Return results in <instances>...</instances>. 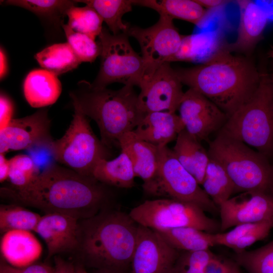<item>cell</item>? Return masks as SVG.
I'll list each match as a JSON object with an SVG mask.
<instances>
[{
	"label": "cell",
	"mask_w": 273,
	"mask_h": 273,
	"mask_svg": "<svg viewBox=\"0 0 273 273\" xmlns=\"http://www.w3.org/2000/svg\"><path fill=\"white\" fill-rule=\"evenodd\" d=\"M109 187L93 176L50 164L23 188H1V196L46 213L65 214L82 220L109 208L113 196Z\"/></svg>",
	"instance_id": "1"
},
{
	"label": "cell",
	"mask_w": 273,
	"mask_h": 273,
	"mask_svg": "<svg viewBox=\"0 0 273 273\" xmlns=\"http://www.w3.org/2000/svg\"><path fill=\"white\" fill-rule=\"evenodd\" d=\"M175 71L182 83L208 98L228 118L251 98L261 75L250 59L233 55L229 48L206 62Z\"/></svg>",
	"instance_id": "2"
},
{
	"label": "cell",
	"mask_w": 273,
	"mask_h": 273,
	"mask_svg": "<svg viewBox=\"0 0 273 273\" xmlns=\"http://www.w3.org/2000/svg\"><path fill=\"white\" fill-rule=\"evenodd\" d=\"M138 228L129 213L110 208L80 220L75 251L80 264L96 273L130 271Z\"/></svg>",
	"instance_id": "3"
},
{
	"label": "cell",
	"mask_w": 273,
	"mask_h": 273,
	"mask_svg": "<svg viewBox=\"0 0 273 273\" xmlns=\"http://www.w3.org/2000/svg\"><path fill=\"white\" fill-rule=\"evenodd\" d=\"M69 95L74 107L96 122L101 141L109 149L119 147L120 138L133 131L145 115L139 109L138 95L132 85L112 90L81 80Z\"/></svg>",
	"instance_id": "4"
},
{
	"label": "cell",
	"mask_w": 273,
	"mask_h": 273,
	"mask_svg": "<svg viewBox=\"0 0 273 273\" xmlns=\"http://www.w3.org/2000/svg\"><path fill=\"white\" fill-rule=\"evenodd\" d=\"M266 156L273 150V75L261 72L256 91L219 130Z\"/></svg>",
	"instance_id": "5"
},
{
	"label": "cell",
	"mask_w": 273,
	"mask_h": 273,
	"mask_svg": "<svg viewBox=\"0 0 273 273\" xmlns=\"http://www.w3.org/2000/svg\"><path fill=\"white\" fill-rule=\"evenodd\" d=\"M218 161L232 180L236 192L258 191L271 194L273 166L266 155L245 143L219 132L208 151Z\"/></svg>",
	"instance_id": "6"
},
{
	"label": "cell",
	"mask_w": 273,
	"mask_h": 273,
	"mask_svg": "<svg viewBox=\"0 0 273 273\" xmlns=\"http://www.w3.org/2000/svg\"><path fill=\"white\" fill-rule=\"evenodd\" d=\"M74 108L68 129L60 139L54 140L49 152L65 167L81 175L93 176L96 165L101 160L108 159L110 152L94 133L89 118Z\"/></svg>",
	"instance_id": "7"
},
{
	"label": "cell",
	"mask_w": 273,
	"mask_h": 273,
	"mask_svg": "<svg viewBox=\"0 0 273 273\" xmlns=\"http://www.w3.org/2000/svg\"><path fill=\"white\" fill-rule=\"evenodd\" d=\"M200 185L178 161L172 150L165 146L160 147L155 174L142 187L149 195L193 204L211 213L219 212L218 207Z\"/></svg>",
	"instance_id": "8"
},
{
	"label": "cell",
	"mask_w": 273,
	"mask_h": 273,
	"mask_svg": "<svg viewBox=\"0 0 273 273\" xmlns=\"http://www.w3.org/2000/svg\"><path fill=\"white\" fill-rule=\"evenodd\" d=\"M129 214L138 224L157 232L180 227L194 228L211 234L220 231V223L208 217L199 206L171 199L146 200Z\"/></svg>",
	"instance_id": "9"
},
{
	"label": "cell",
	"mask_w": 273,
	"mask_h": 273,
	"mask_svg": "<svg viewBox=\"0 0 273 273\" xmlns=\"http://www.w3.org/2000/svg\"><path fill=\"white\" fill-rule=\"evenodd\" d=\"M128 35L111 34L103 27L99 35L101 64L97 77L92 83L96 87H106L114 82L140 86L147 73L142 56L132 49Z\"/></svg>",
	"instance_id": "10"
},
{
	"label": "cell",
	"mask_w": 273,
	"mask_h": 273,
	"mask_svg": "<svg viewBox=\"0 0 273 273\" xmlns=\"http://www.w3.org/2000/svg\"><path fill=\"white\" fill-rule=\"evenodd\" d=\"M126 34L134 37L140 45L147 68L145 77L163 63H169L178 50L184 36L176 29L173 19L163 15H160L153 26L147 28L130 26Z\"/></svg>",
	"instance_id": "11"
},
{
	"label": "cell",
	"mask_w": 273,
	"mask_h": 273,
	"mask_svg": "<svg viewBox=\"0 0 273 273\" xmlns=\"http://www.w3.org/2000/svg\"><path fill=\"white\" fill-rule=\"evenodd\" d=\"M139 87L138 105L144 114L154 112L175 113L184 94L182 83L168 62L163 63L145 77Z\"/></svg>",
	"instance_id": "12"
},
{
	"label": "cell",
	"mask_w": 273,
	"mask_h": 273,
	"mask_svg": "<svg viewBox=\"0 0 273 273\" xmlns=\"http://www.w3.org/2000/svg\"><path fill=\"white\" fill-rule=\"evenodd\" d=\"M51 120L46 108L22 118L13 119L0 130V153L33 148L49 151L53 142Z\"/></svg>",
	"instance_id": "13"
},
{
	"label": "cell",
	"mask_w": 273,
	"mask_h": 273,
	"mask_svg": "<svg viewBox=\"0 0 273 273\" xmlns=\"http://www.w3.org/2000/svg\"><path fill=\"white\" fill-rule=\"evenodd\" d=\"M180 252L169 245L157 231L139 224L130 272L175 273Z\"/></svg>",
	"instance_id": "14"
},
{
	"label": "cell",
	"mask_w": 273,
	"mask_h": 273,
	"mask_svg": "<svg viewBox=\"0 0 273 273\" xmlns=\"http://www.w3.org/2000/svg\"><path fill=\"white\" fill-rule=\"evenodd\" d=\"M177 110L185 129L200 142L220 130L228 119L214 103L191 88L184 93Z\"/></svg>",
	"instance_id": "15"
},
{
	"label": "cell",
	"mask_w": 273,
	"mask_h": 273,
	"mask_svg": "<svg viewBox=\"0 0 273 273\" xmlns=\"http://www.w3.org/2000/svg\"><path fill=\"white\" fill-rule=\"evenodd\" d=\"M217 206L221 232L242 224L273 219V201L269 193L244 192L220 203Z\"/></svg>",
	"instance_id": "16"
},
{
	"label": "cell",
	"mask_w": 273,
	"mask_h": 273,
	"mask_svg": "<svg viewBox=\"0 0 273 273\" xmlns=\"http://www.w3.org/2000/svg\"><path fill=\"white\" fill-rule=\"evenodd\" d=\"M79 220L59 213H46L41 217L35 232L44 241L49 257L76 250Z\"/></svg>",
	"instance_id": "17"
},
{
	"label": "cell",
	"mask_w": 273,
	"mask_h": 273,
	"mask_svg": "<svg viewBox=\"0 0 273 273\" xmlns=\"http://www.w3.org/2000/svg\"><path fill=\"white\" fill-rule=\"evenodd\" d=\"M237 3L240 9L238 35L236 41L229 47L231 52L247 53L262 38L270 14L253 1L241 0Z\"/></svg>",
	"instance_id": "18"
},
{
	"label": "cell",
	"mask_w": 273,
	"mask_h": 273,
	"mask_svg": "<svg viewBox=\"0 0 273 273\" xmlns=\"http://www.w3.org/2000/svg\"><path fill=\"white\" fill-rule=\"evenodd\" d=\"M229 46L222 31L218 28L184 35L178 50L169 62H197L202 64L228 48Z\"/></svg>",
	"instance_id": "19"
},
{
	"label": "cell",
	"mask_w": 273,
	"mask_h": 273,
	"mask_svg": "<svg viewBox=\"0 0 273 273\" xmlns=\"http://www.w3.org/2000/svg\"><path fill=\"white\" fill-rule=\"evenodd\" d=\"M184 129L183 122L175 113L154 112L146 114L133 131L142 140L163 147Z\"/></svg>",
	"instance_id": "20"
},
{
	"label": "cell",
	"mask_w": 273,
	"mask_h": 273,
	"mask_svg": "<svg viewBox=\"0 0 273 273\" xmlns=\"http://www.w3.org/2000/svg\"><path fill=\"white\" fill-rule=\"evenodd\" d=\"M0 248L3 259L11 266L23 267L41 255L42 246L31 231L12 230L3 234Z\"/></svg>",
	"instance_id": "21"
},
{
	"label": "cell",
	"mask_w": 273,
	"mask_h": 273,
	"mask_svg": "<svg viewBox=\"0 0 273 273\" xmlns=\"http://www.w3.org/2000/svg\"><path fill=\"white\" fill-rule=\"evenodd\" d=\"M119 145L130 159L136 177L144 183L154 177L158 165L160 147L142 140L133 131L124 133L119 139Z\"/></svg>",
	"instance_id": "22"
},
{
	"label": "cell",
	"mask_w": 273,
	"mask_h": 273,
	"mask_svg": "<svg viewBox=\"0 0 273 273\" xmlns=\"http://www.w3.org/2000/svg\"><path fill=\"white\" fill-rule=\"evenodd\" d=\"M62 92L57 76L45 69H35L27 75L23 84L26 100L33 108H42L54 104Z\"/></svg>",
	"instance_id": "23"
},
{
	"label": "cell",
	"mask_w": 273,
	"mask_h": 273,
	"mask_svg": "<svg viewBox=\"0 0 273 273\" xmlns=\"http://www.w3.org/2000/svg\"><path fill=\"white\" fill-rule=\"evenodd\" d=\"M172 151L180 163L201 185L209 156L200 141L184 129L178 134Z\"/></svg>",
	"instance_id": "24"
},
{
	"label": "cell",
	"mask_w": 273,
	"mask_h": 273,
	"mask_svg": "<svg viewBox=\"0 0 273 273\" xmlns=\"http://www.w3.org/2000/svg\"><path fill=\"white\" fill-rule=\"evenodd\" d=\"M273 228V219L234 226L226 232L210 234L212 246H224L236 252L244 250L256 242L264 239Z\"/></svg>",
	"instance_id": "25"
},
{
	"label": "cell",
	"mask_w": 273,
	"mask_h": 273,
	"mask_svg": "<svg viewBox=\"0 0 273 273\" xmlns=\"http://www.w3.org/2000/svg\"><path fill=\"white\" fill-rule=\"evenodd\" d=\"M93 176L109 187L126 189L134 186L136 177L130 159L123 151L114 159L101 160L94 168Z\"/></svg>",
	"instance_id": "26"
},
{
	"label": "cell",
	"mask_w": 273,
	"mask_h": 273,
	"mask_svg": "<svg viewBox=\"0 0 273 273\" xmlns=\"http://www.w3.org/2000/svg\"><path fill=\"white\" fill-rule=\"evenodd\" d=\"M137 5L152 9L159 15L171 19L183 20L199 25L207 15L208 11L195 0H141L132 1Z\"/></svg>",
	"instance_id": "27"
},
{
	"label": "cell",
	"mask_w": 273,
	"mask_h": 273,
	"mask_svg": "<svg viewBox=\"0 0 273 273\" xmlns=\"http://www.w3.org/2000/svg\"><path fill=\"white\" fill-rule=\"evenodd\" d=\"M35 58L41 67L56 76L76 68L81 63L68 42L47 47Z\"/></svg>",
	"instance_id": "28"
},
{
	"label": "cell",
	"mask_w": 273,
	"mask_h": 273,
	"mask_svg": "<svg viewBox=\"0 0 273 273\" xmlns=\"http://www.w3.org/2000/svg\"><path fill=\"white\" fill-rule=\"evenodd\" d=\"M201 185L217 206L230 198L236 192L235 187L223 166L210 157Z\"/></svg>",
	"instance_id": "29"
},
{
	"label": "cell",
	"mask_w": 273,
	"mask_h": 273,
	"mask_svg": "<svg viewBox=\"0 0 273 273\" xmlns=\"http://www.w3.org/2000/svg\"><path fill=\"white\" fill-rule=\"evenodd\" d=\"M93 8L107 25L114 35L127 33L129 26L122 22V16L132 11V1L83 0L76 1Z\"/></svg>",
	"instance_id": "30"
},
{
	"label": "cell",
	"mask_w": 273,
	"mask_h": 273,
	"mask_svg": "<svg viewBox=\"0 0 273 273\" xmlns=\"http://www.w3.org/2000/svg\"><path fill=\"white\" fill-rule=\"evenodd\" d=\"M172 247L181 251L209 249L210 234L192 227H180L157 232Z\"/></svg>",
	"instance_id": "31"
},
{
	"label": "cell",
	"mask_w": 273,
	"mask_h": 273,
	"mask_svg": "<svg viewBox=\"0 0 273 273\" xmlns=\"http://www.w3.org/2000/svg\"><path fill=\"white\" fill-rule=\"evenodd\" d=\"M3 4L25 9L40 18L47 19L55 25H62V20L68 10L76 6V1L66 0H8Z\"/></svg>",
	"instance_id": "32"
},
{
	"label": "cell",
	"mask_w": 273,
	"mask_h": 273,
	"mask_svg": "<svg viewBox=\"0 0 273 273\" xmlns=\"http://www.w3.org/2000/svg\"><path fill=\"white\" fill-rule=\"evenodd\" d=\"M41 216L16 205H2L0 207V231L3 234L12 230L34 231Z\"/></svg>",
	"instance_id": "33"
},
{
	"label": "cell",
	"mask_w": 273,
	"mask_h": 273,
	"mask_svg": "<svg viewBox=\"0 0 273 273\" xmlns=\"http://www.w3.org/2000/svg\"><path fill=\"white\" fill-rule=\"evenodd\" d=\"M234 259L247 273H273V240L253 250L236 252Z\"/></svg>",
	"instance_id": "34"
},
{
	"label": "cell",
	"mask_w": 273,
	"mask_h": 273,
	"mask_svg": "<svg viewBox=\"0 0 273 273\" xmlns=\"http://www.w3.org/2000/svg\"><path fill=\"white\" fill-rule=\"evenodd\" d=\"M68 25L73 31L87 35L96 39L103 27V19L92 7L86 5L79 7L74 6L67 13Z\"/></svg>",
	"instance_id": "35"
},
{
	"label": "cell",
	"mask_w": 273,
	"mask_h": 273,
	"mask_svg": "<svg viewBox=\"0 0 273 273\" xmlns=\"http://www.w3.org/2000/svg\"><path fill=\"white\" fill-rule=\"evenodd\" d=\"M9 161L10 169L8 180L13 188L21 189L27 186L40 172L33 159L28 155H17Z\"/></svg>",
	"instance_id": "36"
},
{
	"label": "cell",
	"mask_w": 273,
	"mask_h": 273,
	"mask_svg": "<svg viewBox=\"0 0 273 273\" xmlns=\"http://www.w3.org/2000/svg\"><path fill=\"white\" fill-rule=\"evenodd\" d=\"M67 42L70 45L80 61L94 62L100 55L101 47L99 41L90 36L73 31L67 24H62Z\"/></svg>",
	"instance_id": "37"
},
{
	"label": "cell",
	"mask_w": 273,
	"mask_h": 273,
	"mask_svg": "<svg viewBox=\"0 0 273 273\" xmlns=\"http://www.w3.org/2000/svg\"><path fill=\"white\" fill-rule=\"evenodd\" d=\"M214 254L210 249L181 251L177 259L175 273H205V268Z\"/></svg>",
	"instance_id": "38"
},
{
	"label": "cell",
	"mask_w": 273,
	"mask_h": 273,
	"mask_svg": "<svg viewBox=\"0 0 273 273\" xmlns=\"http://www.w3.org/2000/svg\"><path fill=\"white\" fill-rule=\"evenodd\" d=\"M205 273H242L235 261L220 258L214 255L205 268Z\"/></svg>",
	"instance_id": "39"
},
{
	"label": "cell",
	"mask_w": 273,
	"mask_h": 273,
	"mask_svg": "<svg viewBox=\"0 0 273 273\" xmlns=\"http://www.w3.org/2000/svg\"><path fill=\"white\" fill-rule=\"evenodd\" d=\"M14 104L10 98L1 93L0 96V130L4 128L13 119Z\"/></svg>",
	"instance_id": "40"
},
{
	"label": "cell",
	"mask_w": 273,
	"mask_h": 273,
	"mask_svg": "<svg viewBox=\"0 0 273 273\" xmlns=\"http://www.w3.org/2000/svg\"><path fill=\"white\" fill-rule=\"evenodd\" d=\"M13 268L14 273H54V267L44 263H32L23 267Z\"/></svg>",
	"instance_id": "41"
},
{
	"label": "cell",
	"mask_w": 273,
	"mask_h": 273,
	"mask_svg": "<svg viewBox=\"0 0 273 273\" xmlns=\"http://www.w3.org/2000/svg\"><path fill=\"white\" fill-rule=\"evenodd\" d=\"M54 273H75V266L58 255L55 256Z\"/></svg>",
	"instance_id": "42"
},
{
	"label": "cell",
	"mask_w": 273,
	"mask_h": 273,
	"mask_svg": "<svg viewBox=\"0 0 273 273\" xmlns=\"http://www.w3.org/2000/svg\"><path fill=\"white\" fill-rule=\"evenodd\" d=\"M10 161L5 156L0 153V181L3 183L8 180L10 172Z\"/></svg>",
	"instance_id": "43"
},
{
	"label": "cell",
	"mask_w": 273,
	"mask_h": 273,
	"mask_svg": "<svg viewBox=\"0 0 273 273\" xmlns=\"http://www.w3.org/2000/svg\"><path fill=\"white\" fill-rule=\"evenodd\" d=\"M206 9H213L223 6L228 2L224 0H195Z\"/></svg>",
	"instance_id": "44"
},
{
	"label": "cell",
	"mask_w": 273,
	"mask_h": 273,
	"mask_svg": "<svg viewBox=\"0 0 273 273\" xmlns=\"http://www.w3.org/2000/svg\"><path fill=\"white\" fill-rule=\"evenodd\" d=\"M0 76L1 79L3 78L6 75L7 72V58L4 51L1 48L0 51Z\"/></svg>",
	"instance_id": "45"
},
{
	"label": "cell",
	"mask_w": 273,
	"mask_h": 273,
	"mask_svg": "<svg viewBox=\"0 0 273 273\" xmlns=\"http://www.w3.org/2000/svg\"><path fill=\"white\" fill-rule=\"evenodd\" d=\"M0 273H14L13 266L6 263L3 259L1 262Z\"/></svg>",
	"instance_id": "46"
},
{
	"label": "cell",
	"mask_w": 273,
	"mask_h": 273,
	"mask_svg": "<svg viewBox=\"0 0 273 273\" xmlns=\"http://www.w3.org/2000/svg\"><path fill=\"white\" fill-rule=\"evenodd\" d=\"M75 273H88L85 267L79 264L75 266Z\"/></svg>",
	"instance_id": "47"
},
{
	"label": "cell",
	"mask_w": 273,
	"mask_h": 273,
	"mask_svg": "<svg viewBox=\"0 0 273 273\" xmlns=\"http://www.w3.org/2000/svg\"><path fill=\"white\" fill-rule=\"evenodd\" d=\"M269 57H270L273 60V49H272L269 52Z\"/></svg>",
	"instance_id": "48"
},
{
	"label": "cell",
	"mask_w": 273,
	"mask_h": 273,
	"mask_svg": "<svg viewBox=\"0 0 273 273\" xmlns=\"http://www.w3.org/2000/svg\"><path fill=\"white\" fill-rule=\"evenodd\" d=\"M271 195L272 201H273V190L272 191V192L271 193Z\"/></svg>",
	"instance_id": "49"
},
{
	"label": "cell",
	"mask_w": 273,
	"mask_h": 273,
	"mask_svg": "<svg viewBox=\"0 0 273 273\" xmlns=\"http://www.w3.org/2000/svg\"><path fill=\"white\" fill-rule=\"evenodd\" d=\"M122 273H131V272L130 271H129V272H122Z\"/></svg>",
	"instance_id": "50"
}]
</instances>
